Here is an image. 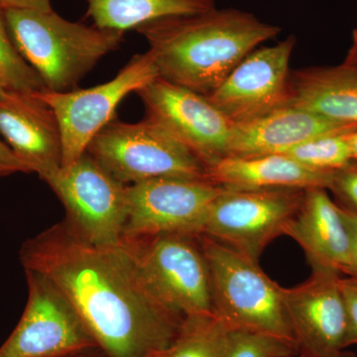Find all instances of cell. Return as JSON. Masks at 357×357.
Listing matches in <instances>:
<instances>
[{
  "instance_id": "obj_1",
  "label": "cell",
  "mask_w": 357,
  "mask_h": 357,
  "mask_svg": "<svg viewBox=\"0 0 357 357\" xmlns=\"http://www.w3.org/2000/svg\"><path fill=\"white\" fill-rule=\"evenodd\" d=\"M20 260L62 291L107 357H149L182 325L150 292L123 241L93 245L60 222L26 241Z\"/></svg>"
},
{
  "instance_id": "obj_2",
  "label": "cell",
  "mask_w": 357,
  "mask_h": 357,
  "mask_svg": "<svg viewBox=\"0 0 357 357\" xmlns=\"http://www.w3.org/2000/svg\"><path fill=\"white\" fill-rule=\"evenodd\" d=\"M159 77L210 96L241 61L280 33L237 9L171 16L140 26Z\"/></svg>"
},
{
  "instance_id": "obj_3",
  "label": "cell",
  "mask_w": 357,
  "mask_h": 357,
  "mask_svg": "<svg viewBox=\"0 0 357 357\" xmlns=\"http://www.w3.org/2000/svg\"><path fill=\"white\" fill-rule=\"evenodd\" d=\"M14 46L48 91H70L107 54L119 48L124 33L70 22L55 11L6 9Z\"/></svg>"
},
{
  "instance_id": "obj_4",
  "label": "cell",
  "mask_w": 357,
  "mask_h": 357,
  "mask_svg": "<svg viewBox=\"0 0 357 357\" xmlns=\"http://www.w3.org/2000/svg\"><path fill=\"white\" fill-rule=\"evenodd\" d=\"M199 241L210 273L213 311L227 328L296 342L284 306L283 287L258 262L234 248L208 236H199Z\"/></svg>"
},
{
  "instance_id": "obj_5",
  "label": "cell",
  "mask_w": 357,
  "mask_h": 357,
  "mask_svg": "<svg viewBox=\"0 0 357 357\" xmlns=\"http://www.w3.org/2000/svg\"><path fill=\"white\" fill-rule=\"evenodd\" d=\"M86 153L126 185L155 178L208 180V167L158 121H110L91 141Z\"/></svg>"
},
{
  "instance_id": "obj_6",
  "label": "cell",
  "mask_w": 357,
  "mask_h": 357,
  "mask_svg": "<svg viewBox=\"0 0 357 357\" xmlns=\"http://www.w3.org/2000/svg\"><path fill=\"white\" fill-rule=\"evenodd\" d=\"M150 292L185 319L215 314L208 264L199 236L163 234L126 241Z\"/></svg>"
},
{
  "instance_id": "obj_7",
  "label": "cell",
  "mask_w": 357,
  "mask_h": 357,
  "mask_svg": "<svg viewBox=\"0 0 357 357\" xmlns=\"http://www.w3.org/2000/svg\"><path fill=\"white\" fill-rule=\"evenodd\" d=\"M301 189H230L211 203L199 236L258 262L268 244L285 236L304 199Z\"/></svg>"
},
{
  "instance_id": "obj_8",
  "label": "cell",
  "mask_w": 357,
  "mask_h": 357,
  "mask_svg": "<svg viewBox=\"0 0 357 357\" xmlns=\"http://www.w3.org/2000/svg\"><path fill=\"white\" fill-rule=\"evenodd\" d=\"M158 77L154 59L147 51L134 56L107 83L63 93L46 89L33 93L57 119L62 138V166L86 153L96 134L114 121L115 110L124 98Z\"/></svg>"
},
{
  "instance_id": "obj_9",
  "label": "cell",
  "mask_w": 357,
  "mask_h": 357,
  "mask_svg": "<svg viewBox=\"0 0 357 357\" xmlns=\"http://www.w3.org/2000/svg\"><path fill=\"white\" fill-rule=\"evenodd\" d=\"M64 204L65 223L79 239L93 245H116L128 218V185L121 184L91 155L62 166L46 181Z\"/></svg>"
},
{
  "instance_id": "obj_10",
  "label": "cell",
  "mask_w": 357,
  "mask_h": 357,
  "mask_svg": "<svg viewBox=\"0 0 357 357\" xmlns=\"http://www.w3.org/2000/svg\"><path fill=\"white\" fill-rule=\"evenodd\" d=\"M28 300L0 357H69L98 349L68 298L44 275L25 270Z\"/></svg>"
},
{
  "instance_id": "obj_11",
  "label": "cell",
  "mask_w": 357,
  "mask_h": 357,
  "mask_svg": "<svg viewBox=\"0 0 357 357\" xmlns=\"http://www.w3.org/2000/svg\"><path fill=\"white\" fill-rule=\"evenodd\" d=\"M225 187L204 180L163 178L128 185L123 239L163 234L199 236L211 203Z\"/></svg>"
},
{
  "instance_id": "obj_12",
  "label": "cell",
  "mask_w": 357,
  "mask_h": 357,
  "mask_svg": "<svg viewBox=\"0 0 357 357\" xmlns=\"http://www.w3.org/2000/svg\"><path fill=\"white\" fill-rule=\"evenodd\" d=\"M147 116L158 121L208 167L229 156L234 122L191 89L158 77L137 91Z\"/></svg>"
},
{
  "instance_id": "obj_13",
  "label": "cell",
  "mask_w": 357,
  "mask_h": 357,
  "mask_svg": "<svg viewBox=\"0 0 357 357\" xmlns=\"http://www.w3.org/2000/svg\"><path fill=\"white\" fill-rule=\"evenodd\" d=\"M296 38L255 49L234 68L210 96L234 123L250 121L287 105L291 56Z\"/></svg>"
},
{
  "instance_id": "obj_14",
  "label": "cell",
  "mask_w": 357,
  "mask_h": 357,
  "mask_svg": "<svg viewBox=\"0 0 357 357\" xmlns=\"http://www.w3.org/2000/svg\"><path fill=\"white\" fill-rule=\"evenodd\" d=\"M340 274L312 269L297 287L283 288L284 306L299 354L324 357L344 351L347 312Z\"/></svg>"
},
{
  "instance_id": "obj_15",
  "label": "cell",
  "mask_w": 357,
  "mask_h": 357,
  "mask_svg": "<svg viewBox=\"0 0 357 357\" xmlns=\"http://www.w3.org/2000/svg\"><path fill=\"white\" fill-rule=\"evenodd\" d=\"M0 134L29 172L44 182L62 167L57 119L34 93L9 91L0 102Z\"/></svg>"
},
{
  "instance_id": "obj_16",
  "label": "cell",
  "mask_w": 357,
  "mask_h": 357,
  "mask_svg": "<svg viewBox=\"0 0 357 357\" xmlns=\"http://www.w3.org/2000/svg\"><path fill=\"white\" fill-rule=\"evenodd\" d=\"M286 236L299 243L312 269H326L357 277V265L349 230L340 204L323 188L305 190L297 215Z\"/></svg>"
},
{
  "instance_id": "obj_17",
  "label": "cell",
  "mask_w": 357,
  "mask_h": 357,
  "mask_svg": "<svg viewBox=\"0 0 357 357\" xmlns=\"http://www.w3.org/2000/svg\"><path fill=\"white\" fill-rule=\"evenodd\" d=\"M356 128L357 126L331 121L306 109L285 105L250 121L234 123L229 156L285 154L307 140Z\"/></svg>"
},
{
  "instance_id": "obj_18",
  "label": "cell",
  "mask_w": 357,
  "mask_h": 357,
  "mask_svg": "<svg viewBox=\"0 0 357 357\" xmlns=\"http://www.w3.org/2000/svg\"><path fill=\"white\" fill-rule=\"evenodd\" d=\"M333 173L314 170L287 154L227 157L208 170V180L230 189L328 190Z\"/></svg>"
},
{
  "instance_id": "obj_19",
  "label": "cell",
  "mask_w": 357,
  "mask_h": 357,
  "mask_svg": "<svg viewBox=\"0 0 357 357\" xmlns=\"http://www.w3.org/2000/svg\"><path fill=\"white\" fill-rule=\"evenodd\" d=\"M287 105L357 126V69L344 63L291 73Z\"/></svg>"
},
{
  "instance_id": "obj_20",
  "label": "cell",
  "mask_w": 357,
  "mask_h": 357,
  "mask_svg": "<svg viewBox=\"0 0 357 357\" xmlns=\"http://www.w3.org/2000/svg\"><path fill=\"white\" fill-rule=\"evenodd\" d=\"M89 16L102 29L124 33L151 21L215 8V0H86Z\"/></svg>"
},
{
  "instance_id": "obj_21",
  "label": "cell",
  "mask_w": 357,
  "mask_h": 357,
  "mask_svg": "<svg viewBox=\"0 0 357 357\" xmlns=\"http://www.w3.org/2000/svg\"><path fill=\"white\" fill-rule=\"evenodd\" d=\"M227 326L217 314L183 319L170 344L149 357H223Z\"/></svg>"
},
{
  "instance_id": "obj_22",
  "label": "cell",
  "mask_w": 357,
  "mask_h": 357,
  "mask_svg": "<svg viewBox=\"0 0 357 357\" xmlns=\"http://www.w3.org/2000/svg\"><path fill=\"white\" fill-rule=\"evenodd\" d=\"M0 81L14 93H32L45 89L39 75L22 58L14 46L6 20V9L0 4Z\"/></svg>"
},
{
  "instance_id": "obj_23",
  "label": "cell",
  "mask_w": 357,
  "mask_h": 357,
  "mask_svg": "<svg viewBox=\"0 0 357 357\" xmlns=\"http://www.w3.org/2000/svg\"><path fill=\"white\" fill-rule=\"evenodd\" d=\"M347 132L319 136L294 147L285 154L314 170L335 172L352 162Z\"/></svg>"
},
{
  "instance_id": "obj_24",
  "label": "cell",
  "mask_w": 357,
  "mask_h": 357,
  "mask_svg": "<svg viewBox=\"0 0 357 357\" xmlns=\"http://www.w3.org/2000/svg\"><path fill=\"white\" fill-rule=\"evenodd\" d=\"M299 356V347L292 340L227 328L223 357H294Z\"/></svg>"
},
{
  "instance_id": "obj_25",
  "label": "cell",
  "mask_w": 357,
  "mask_h": 357,
  "mask_svg": "<svg viewBox=\"0 0 357 357\" xmlns=\"http://www.w3.org/2000/svg\"><path fill=\"white\" fill-rule=\"evenodd\" d=\"M328 190L333 192L340 206L357 215V163L351 162L335 171Z\"/></svg>"
},
{
  "instance_id": "obj_26",
  "label": "cell",
  "mask_w": 357,
  "mask_h": 357,
  "mask_svg": "<svg viewBox=\"0 0 357 357\" xmlns=\"http://www.w3.org/2000/svg\"><path fill=\"white\" fill-rule=\"evenodd\" d=\"M340 287L347 312V333L344 349L357 344V278L340 279Z\"/></svg>"
},
{
  "instance_id": "obj_27",
  "label": "cell",
  "mask_w": 357,
  "mask_h": 357,
  "mask_svg": "<svg viewBox=\"0 0 357 357\" xmlns=\"http://www.w3.org/2000/svg\"><path fill=\"white\" fill-rule=\"evenodd\" d=\"M15 173H30L4 141L0 140V177Z\"/></svg>"
},
{
  "instance_id": "obj_28",
  "label": "cell",
  "mask_w": 357,
  "mask_h": 357,
  "mask_svg": "<svg viewBox=\"0 0 357 357\" xmlns=\"http://www.w3.org/2000/svg\"><path fill=\"white\" fill-rule=\"evenodd\" d=\"M4 9H21V10L52 11L50 0H0Z\"/></svg>"
},
{
  "instance_id": "obj_29",
  "label": "cell",
  "mask_w": 357,
  "mask_h": 357,
  "mask_svg": "<svg viewBox=\"0 0 357 357\" xmlns=\"http://www.w3.org/2000/svg\"><path fill=\"white\" fill-rule=\"evenodd\" d=\"M340 206V208H342V217H344V222L347 225V229H349V234H351L352 245H354V257H356L357 265V215L352 213L351 211L347 210L344 206Z\"/></svg>"
},
{
  "instance_id": "obj_30",
  "label": "cell",
  "mask_w": 357,
  "mask_h": 357,
  "mask_svg": "<svg viewBox=\"0 0 357 357\" xmlns=\"http://www.w3.org/2000/svg\"><path fill=\"white\" fill-rule=\"evenodd\" d=\"M344 64L357 69V29L352 32V44L345 59Z\"/></svg>"
},
{
  "instance_id": "obj_31",
  "label": "cell",
  "mask_w": 357,
  "mask_h": 357,
  "mask_svg": "<svg viewBox=\"0 0 357 357\" xmlns=\"http://www.w3.org/2000/svg\"><path fill=\"white\" fill-rule=\"evenodd\" d=\"M347 136L351 147L352 162L357 163V128L349 131Z\"/></svg>"
},
{
  "instance_id": "obj_32",
  "label": "cell",
  "mask_w": 357,
  "mask_h": 357,
  "mask_svg": "<svg viewBox=\"0 0 357 357\" xmlns=\"http://www.w3.org/2000/svg\"><path fill=\"white\" fill-rule=\"evenodd\" d=\"M299 357H324V356H312V354H299ZM332 357H357L356 354H352V352L342 351L340 354H338L337 356H332Z\"/></svg>"
},
{
  "instance_id": "obj_33",
  "label": "cell",
  "mask_w": 357,
  "mask_h": 357,
  "mask_svg": "<svg viewBox=\"0 0 357 357\" xmlns=\"http://www.w3.org/2000/svg\"><path fill=\"white\" fill-rule=\"evenodd\" d=\"M8 93L9 91L4 88L3 84H2L1 81H0V102L6 100L7 96H8Z\"/></svg>"
},
{
  "instance_id": "obj_34",
  "label": "cell",
  "mask_w": 357,
  "mask_h": 357,
  "mask_svg": "<svg viewBox=\"0 0 357 357\" xmlns=\"http://www.w3.org/2000/svg\"><path fill=\"white\" fill-rule=\"evenodd\" d=\"M69 357H89L88 352L86 354H77V356H69Z\"/></svg>"
}]
</instances>
